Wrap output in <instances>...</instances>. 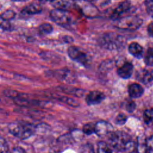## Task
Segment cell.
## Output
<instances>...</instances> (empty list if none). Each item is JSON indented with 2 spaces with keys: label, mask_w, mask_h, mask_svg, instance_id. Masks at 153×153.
Masks as SVG:
<instances>
[{
  "label": "cell",
  "mask_w": 153,
  "mask_h": 153,
  "mask_svg": "<svg viewBox=\"0 0 153 153\" xmlns=\"http://www.w3.org/2000/svg\"><path fill=\"white\" fill-rule=\"evenodd\" d=\"M109 135L111 145L120 151L128 152L135 151L136 142L129 135L123 131H112Z\"/></svg>",
  "instance_id": "1"
},
{
  "label": "cell",
  "mask_w": 153,
  "mask_h": 153,
  "mask_svg": "<svg viewBox=\"0 0 153 153\" xmlns=\"http://www.w3.org/2000/svg\"><path fill=\"white\" fill-rule=\"evenodd\" d=\"M126 42V41L124 36L114 32L106 33L99 39L100 46L110 50L123 48L125 46Z\"/></svg>",
  "instance_id": "2"
},
{
  "label": "cell",
  "mask_w": 153,
  "mask_h": 153,
  "mask_svg": "<svg viewBox=\"0 0 153 153\" xmlns=\"http://www.w3.org/2000/svg\"><path fill=\"white\" fill-rule=\"evenodd\" d=\"M10 133L14 137L24 140L30 137L35 130L33 126L24 121L13 122L8 125Z\"/></svg>",
  "instance_id": "3"
},
{
  "label": "cell",
  "mask_w": 153,
  "mask_h": 153,
  "mask_svg": "<svg viewBox=\"0 0 153 153\" xmlns=\"http://www.w3.org/2000/svg\"><path fill=\"white\" fill-rule=\"evenodd\" d=\"M142 24V20L136 16H127L121 17L114 20V26L120 29L134 30Z\"/></svg>",
  "instance_id": "4"
},
{
  "label": "cell",
  "mask_w": 153,
  "mask_h": 153,
  "mask_svg": "<svg viewBox=\"0 0 153 153\" xmlns=\"http://www.w3.org/2000/svg\"><path fill=\"white\" fill-rule=\"evenodd\" d=\"M51 19L58 25L66 27L71 25L72 20L68 11L54 8L50 13Z\"/></svg>",
  "instance_id": "5"
},
{
  "label": "cell",
  "mask_w": 153,
  "mask_h": 153,
  "mask_svg": "<svg viewBox=\"0 0 153 153\" xmlns=\"http://www.w3.org/2000/svg\"><path fill=\"white\" fill-rule=\"evenodd\" d=\"M68 54L72 60L83 66H87L90 64V59L89 56L78 47L71 46L69 47L68 49Z\"/></svg>",
  "instance_id": "6"
},
{
  "label": "cell",
  "mask_w": 153,
  "mask_h": 153,
  "mask_svg": "<svg viewBox=\"0 0 153 153\" xmlns=\"http://www.w3.org/2000/svg\"><path fill=\"white\" fill-rule=\"evenodd\" d=\"M131 8V5L129 1L125 0L120 2L117 7L112 11L111 18L115 20L120 17H121L123 15L128 13Z\"/></svg>",
  "instance_id": "7"
},
{
  "label": "cell",
  "mask_w": 153,
  "mask_h": 153,
  "mask_svg": "<svg viewBox=\"0 0 153 153\" xmlns=\"http://www.w3.org/2000/svg\"><path fill=\"white\" fill-rule=\"evenodd\" d=\"M113 127L105 121H100L95 123L94 133L99 136H105L112 132Z\"/></svg>",
  "instance_id": "8"
},
{
  "label": "cell",
  "mask_w": 153,
  "mask_h": 153,
  "mask_svg": "<svg viewBox=\"0 0 153 153\" xmlns=\"http://www.w3.org/2000/svg\"><path fill=\"white\" fill-rule=\"evenodd\" d=\"M105 94L97 90L90 91L85 97V101L88 105H95L101 103L105 99Z\"/></svg>",
  "instance_id": "9"
},
{
  "label": "cell",
  "mask_w": 153,
  "mask_h": 153,
  "mask_svg": "<svg viewBox=\"0 0 153 153\" xmlns=\"http://www.w3.org/2000/svg\"><path fill=\"white\" fill-rule=\"evenodd\" d=\"M133 71V65L131 63L127 62H125L117 69L118 75L122 78L127 79L130 78Z\"/></svg>",
  "instance_id": "10"
},
{
  "label": "cell",
  "mask_w": 153,
  "mask_h": 153,
  "mask_svg": "<svg viewBox=\"0 0 153 153\" xmlns=\"http://www.w3.org/2000/svg\"><path fill=\"white\" fill-rule=\"evenodd\" d=\"M136 78L145 85H150L153 82L150 71L145 69H141L138 71L136 74Z\"/></svg>",
  "instance_id": "11"
},
{
  "label": "cell",
  "mask_w": 153,
  "mask_h": 153,
  "mask_svg": "<svg viewBox=\"0 0 153 153\" xmlns=\"http://www.w3.org/2000/svg\"><path fill=\"white\" fill-rule=\"evenodd\" d=\"M143 88L137 83H133L128 87V93L131 98L136 99L140 97L143 93Z\"/></svg>",
  "instance_id": "12"
},
{
  "label": "cell",
  "mask_w": 153,
  "mask_h": 153,
  "mask_svg": "<svg viewBox=\"0 0 153 153\" xmlns=\"http://www.w3.org/2000/svg\"><path fill=\"white\" fill-rule=\"evenodd\" d=\"M51 3L54 8L65 11L72 8L74 5V0H54Z\"/></svg>",
  "instance_id": "13"
},
{
  "label": "cell",
  "mask_w": 153,
  "mask_h": 153,
  "mask_svg": "<svg viewBox=\"0 0 153 153\" xmlns=\"http://www.w3.org/2000/svg\"><path fill=\"white\" fill-rule=\"evenodd\" d=\"M128 51L134 57L137 59H140L143 56V49L142 47L137 42H133L128 45Z\"/></svg>",
  "instance_id": "14"
},
{
  "label": "cell",
  "mask_w": 153,
  "mask_h": 153,
  "mask_svg": "<svg viewBox=\"0 0 153 153\" xmlns=\"http://www.w3.org/2000/svg\"><path fill=\"white\" fill-rule=\"evenodd\" d=\"M41 11L42 8L39 4L36 3H32L25 7L22 10V13L26 15H33L38 14L41 13Z\"/></svg>",
  "instance_id": "15"
},
{
  "label": "cell",
  "mask_w": 153,
  "mask_h": 153,
  "mask_svg": "<svg viewBox=\"0 0 153 153\" xmlns=\"http://www.w3.org/2000/svg\"><path fill=\"white\" fill-rule=\"evenodd\" d=\"M135 152L136 153H148L146 139L142 136L137 139V141L136 142Z\"/></svg>",
  "instance_id": "16"
},
{
  "label": "cell",
  "mask_w": 153,
  "mask_h": 153,
  "mask_svg": "<svg viewBox=\"0 0 153 153\" xmlns=\"http://www.w3.org/2000/svg\"><path fill=\"white\" fill-rule=\"evenodd\" d=\"M53 27L50 23H44L39 25L38 27V32L41 35H45L52 32Z\"/></svg>",
  "instance_id": "17"
},
{
  "label": "cell",
  "mask_w": 153,
  "mask_h": 153,
  "mask_svg": "<svg viewBox=\"0 0 153 153\" xmlns=\"http://www.w3.org/2000/svg\"><path fill=\"white\" fill-rule=\"evenodd\" d=\"M145 63L148 66H153V47H149L145 53Z\"/></svg>",
  "instance_id": "18"
},
{
  "label": "cell",
  "mask_w": 153,
  "mask_h": 153,
  "mask_svg": "<svg viewBox=\"0 0 153 153\" xmlns=\"http://www.w3.org/2000/svg\"><path fill=\"white\" fill-rule=\"evenodd\" d=\"M143 120L146 124L153 121V108H150L145 110L143 112Z\"/></svg>",
  "instance_id": "19"
},
{
  "label": "cell",
  "mask_w": 153,
  "mask_h": 153,
  "mask_svg": "<svg viewBox=\"0 0 153 153\" xmlns=\"http://www.w3.org/2000/svg\"><path fill=\"white\" fill-rule=\"evenodd\" d=\"M97 153H112V151L106 143L100 142L97 145Z\"/></svg>",
  "instance_id": "20"
},
{
  "label": "cell",
  "mask_w": 153,
  "mask_h": 153,
  "mask_svg": "<svg viewBox=\"0 0 153 153\" xmlns=\"http://www.w3.org/2000/svg\"><path fill=\"white\" fill-rule=\"evenodd\" d=\"M95 124L93 123H89L85 124L82 128V131L87 135H90L94 133Z\"/></svg>",
  "instance_id": "21"
},
{
  "label": "cell",
  "mask_w": 153,
  "mask_h": 153,
  "mask_svg": "<svg viewBox=\"0 0 153 153\" xmlns=\"http://www.w3.org/2000/svg\"><path fill=\"white\" fill-rule=\"evenodd\" d=\"M0 28L5 30H10L11 28V25L9 21L4 19L0 15Z\"/></svg>",
  "instance_id": "22"
},
{
  "label": "cell",
  "mask_w": 153,
  "mask_h": 153,
  "mask_svg": "<svg viewBox=\"0 0 153 153\" xmlns=\"http://www.w3.org/2000/svg\"><path fill=\"white\" fill-rule=\"evenodd\" d=\"M146 10L149 16L153 17V0H145Z\"/></svg>",
  "instance_id": "23"
},
{
  "label": "cell",
  "mask_w": 153,
  "mask_h": 153,
  "mask_svg": "<svg viewBox=\"0 0 153 153\" xmlns=\"http://www.w3.org/2000/svg\"><path fill=\"white\" fill-rule=\"evenodd\" d=\"M1 16L4 19L10 22V20H12L13 19H14L15 17L16 13L14 11L11 10H7V11H4Z\"/></svg>",
  "instance_id": "24"
},
{
  "label": "cell",
  "mask_w": 153,
  "mask_h": 153,
  "mask_svg": "<svg viewBox=\"0 0 153 153\" xmlns=\"http://www.w3.org/2000/svg\"><path fill=\"white\" fill-rule=\"evenodd\" d=\"M127 120V116L124 114H119L115 118V122L118 125H124Z\"/></svg>",
  "instance_id": "25"
},
{
  "label": "cell",
  "mask_w": 153,
  "mask_h": 153,
  "mask_svg": "<svg viewBox=\"0 0 153 153\" xmlns=\"http://www.w3.org/2000/svg\"><path fill=\"white\" fill-rule=\"evenodd\" d=\"M146 145L148 148V153H153V135L146 139Z\"/></svg>",
  "instance_id": "26"
},
{
  "label": "cell",
  "mask_w": 153,
  "mask_h": 153,
  "mask_svg": "<svg viewBox=\"0 0 153 153\" xmlns=\"http://www.w3.org/2000/svg\"><path fill=\"white\" fill-rule=\"evenodd\" d=\"M126 109L127 111L130 112H131L133 111H134V110L135 109V108H136V104L135 103L132 101V100H130V101H128L126 103Z\"/></svg>",
  "instance_id": "27"
},
{
  "label": "cell",
  "mask_w": 153,
  "mask_h": 153,
  "mask_svg": "<svg viewBox=\"0 0 153 153\" xmlns=\"http://www.w3.org/2000/svg\"><path fill=\"white\" fill-rule=\"evenodd\" d=\"M7 150V144L5 140L0 137V153H5Z\"/></svg>",
  "instance_id": "28"
},
{
  "label": "cell",
  "mask_w": 153,
  "mask_h": 153,
  "mask_svg": "<svg viewBox=\"0 0 153 153\" xmlns=\"http://www.w3.org/2000/svg\"><path fill=\"white\" fill-rule=\"evenodd\" d=\"M147 32L149 36L153 37V22L150 23L147 27Z\"/></svg>",
  "instance_id": "29"
},
{
  "label": "cell",
  "mask_w": 153,
  "mask_h": 153,
  "mask_svg": "<svg viewBox=\"0 0 153 153\" xmlns=\"http://www.w3.org/2000/svg\"><path fill=\"white\" fill-rule=\"evenodd\" d=\"M11 153H26V152L21 147H16L13 149Z\"/></svg>",
  "instance_id": "30"
},
{
  "label": "cell",
  "mask_w": 153,
  "mask_h": 153,
  "mask_svg": "<svg viewBox=\"0 0 153 153\" xmlns=\"http://www.w3.org/2000/svg\"><path fill=\"white\" fill-rule=\"evenodd\" d=\"M40 2H52L54 0H39Z\"/></svg>",
  "instance_id": "31"
},
{
  "label": "cell",
  "mask_w": 153,
  "mask_h": 153,
  "mask_svg": "<svg viewBox=\"0 0 153 153\" xmlns=\"http://www.w3.org/2000/svg\"><path fill=\"white\" fill-rule=\"evenodd\" d=\"M13 1H16V2H23V1H26L27 0H11Z\"/></svg>",
  "instance_id": "32"
},
{
  "label": "cell",
  "mask_w": 153,
  "mask_h": 153,
  "mask_svg": "<svg viewBox=\"0 0 153 153\" xmlns=\"http://www.w3.org/2000/svg\"><path fill=\"white\" fill-rule=\"evenodd\" d=\"M150 73H151V77H152V81H153V70L151 71H150Z\"/></svg>",
  "instance_id": "33"
},
{
  "label": "cell",
  "mask_w": 153,
  "mask_h": 153,
  "mask_svg": "<svg viewBox=\"0 0 153 153\" xmlns=\"http://www.w3.org/2000/svg\"><path fill=\"white\" fill-rule=\"evenodd\" d=\"M88 1H91V2H94V1H96V0H88Z\"/></svg>",
  "instance_id": "34"
}]
</instances>
